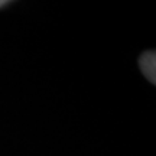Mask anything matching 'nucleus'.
<instances>
[{"instance_id":"obj_1","label":"nucleus","mask_w":156,"mask_h":156,"mask_svg":"<svg viewBox=\"0 0 156 156\" xmlns=\"http://www.w3.org/2000/svg\"><path fill=\"white\" fill-rule=\"evenodd\" d=\"M140 68L146 78L151 81L152 84L156 83V54L153 51H147L140 56Z\"/></svg>"},{"instance_id":"obj_2","label":"nucleus","mask_w":156,"mask_h":156,"mask_svg":"<svg viewBox=\"0 0 156 156\" xmlns=\"http://www.w3.org/2000/svg\"><path fill=\"white\" fill-rule=\"evenodd\" d=\"M6 5V2H3V0H0V7H2V6H5Z\"/></svg>"}]
</instances>
